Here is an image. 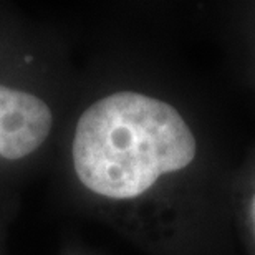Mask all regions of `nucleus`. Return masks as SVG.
Listing matches in <instances>:
<instances>
[{"label": "nucleus", "mask_w": 255, "mask_h": 255, "mask_svg": "<svg viewBox=\"0 0 255 255\" xmlns=\"http://www.w3.org/2000/svg\"><path fill=\"white\" fill-rule=\"evenodd\" d=\"M53 116L38 96L0 85V157L22 159L37 151L52 131Z\"/></svg>", "instance_id": "obj_2"}, {"label": "nucleus", "mask_w": 255, "mask_h": 255, "mask_svg": "<svg viewBox=\"0 0 255 255\" xmlns=\"http://www.w3.org/2000/svg\"><path fill=\"white\" fill-rule=\"evenodd\" d=\"M252 217H254V226H255V194L252 199Z\"/></svg>", "instance_id": "obj_3"}, {"label": "nucleus", "mask_w": 255, "mask_h": 255, "mask_svg": "<svg viewBox=\"0 0 255 255\" xmlns=\"http://www.w3.org/2000/svg\"><path fill=\"white\" fill-rule=\"evenodd\" d=\"M191 128L166 101L120 91L80 116L73 166L81 184L110 199H132L196 157Z\"/></svg>", "instance_id": "obj_1"}]
</instances>
